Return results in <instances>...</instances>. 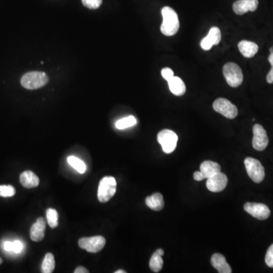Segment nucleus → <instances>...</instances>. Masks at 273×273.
<instances>
[{"mask_svg": "<svg viewBox=\"0 0 273 273\" xmlns=\"http://www.w3.org/2000/svg\"><path fill=\"white\" fill-rule=\"evenodd\" d=\"M162 15L164 18V21L160 30L163 34L167 37H171L176 34L180 27V23L176 12L171 7L165 6L162 9Z\"/></svg>", "mask_w": 273, "mask_h": 273, "instance_id": "f257e3e1", "label": "nucleus"}, {"mask_svg": "<svg viewBox=\"0 0 273 273\" xmlns=\"http://www.w3.org/2000/svg\"><path fill=\"white\" fill-rule=\"evenodd\" d=\"M48 82L49 78L44 72H31L22 77L21 84L27 90H36L45 86Z\"/></svg>", "mask_w": 273, "mask_h": 273, "instance_id": "f03ea898", "label": "nucleus"}, {"mask_svg": "<svg viewBox=\"0 0 273 273\" xmlns=\"http://www.w3.org/2000/svg\"><path fill=\"white\" fill-rule=\"evenodd\" d=\"M117 182L113 177L102 178L99 185L97 197L101 203H107L111 200L116 192Z\"/></svg>", "mask_w": 273, "mask_h": 273, "instance_id": "7ed1b4c3", "label": "nucleus"}, {"mask_svg": "<svg viewBox=\"0 0 273 273\" xmlns=\"http://www.w3.org/2000/svg\"><path fill=\"white\" fill-rule=\"evenodd\" d=\"M223 75L229 86L238 87L244 80L243 72L239 65L234 62H228L223 67Z\"/></svg>", "mask_w": 273, "mask_h": 273, "instance_id": "20e7f679", "label": "nucleus"}, {"mask_svg": "<svg viewBox=\"0 0 273 273\" xmlns=\"http://www.w3.org/2000/svg\"><path fill=\"white\" fill-rule=\"evenodd\" d=\"M245 165L249 177L255 183H260L265 178V169L259 160L252 157L245 159Z\"/></svg>", "mask_w": 273, "mask_h": 273, "instance_id": "39448f33", "label": "nucleus"}, {"mask_svg": "<svg viewBox=\"0 0 273 273\" xmlns=\"http://www.w3.org/2000/svg\"><path fill=\"white\" fill-rule=\"evenodd\" d=\"M157 140L161 145L164 153L169 154L176 148L178 135L173 131L164 129L157 135Z\"/></svg>", "mask_w": 273, "mask_h": 273, "instance_id": "423d86ee", "label": "nucleus"}, {"mask_svg": "<svg viewBox=\"0 0 273 273\" xmlns=\"http://www.w3.org/2000/svg\"><path fill=\"white\" fill-rule=\"evenodd\" d=\"M79 245L81 248L87 250L89 253H98L105 246L106 238L100 235L82 238L79 241Z\"/></svg>", "mask_w": 273, "mask_h": 273, "instance_id": "0eeeda50", "label": "nucleus"}, {"mask_svg": "<svg viewBox=\"0 0 273 273\" xmlns=\"http://www.w3.org/2000/svg\"><path fill=\"white\" fill-rule=\"evenodd\" d=\"M213 107L216 112H218L228 119H233L238 114L237 107L227 99H217L213 103Z\"/></svg>", "mask_w": 273, "mask_h": 273, "instance_id": "6e6552de", "label": "nucleus"}, {"mask_svg": "<svg viewBox=\"0 0 273 273\" xmlns=\"http://www.w3.org/2000/svg\"><path fill=\"white\" fill-rule=\"evenodd\" d=\"M253 137L252 144L253 147L258 151H263L269 144V138L267 132L262 125H254L253 128Z\"/></svg>", "mask_w": 273, "mask_h": 273, "instance_id": "1a4fd4ad", "label": "nucleus"}, {"mask_svg": "<svg viewBox=\"0 0 273 273\" xmlns=\"http://www.w3.org/2000/svg\"><path fill=\"white\" fill-rule=\"evenodd\" d=\"M244 209L246 213L257 219H267L270 216V209L263 203H246Z\"/></svg>", "mask_w": 273, "mask_h": 273, "instance_id": "9d476101", "label": "nucleus"}, {"mask_svg": "<svg viewBox=\"0 0 273 273\" xmlns=\"http://www.w3.org/2000/svg\"><path fill=\"white\" fill-rule=\"evenodd\" d=\"M228 178L221 172L207 178V188L212 192L222 191L226 188Z\"/></svg>", "mask_w": 273, "mask_h": 273, "instance_id": "9b49d317", "label": "nucleus"}, {"mask_svg": "<svg viewBox=\"0 0 273 273\" xmlns=\"http://www.w3.org/2000/svg\"><path fill=\"white\" fill-rule=\"evenodd\" d=\"M221 35L220 29L213 27L209 31L208 35L200 42V47L203 50H210L213 45H218L221 41Z\"/></svg>", "mask_w": 273, "mask_h": 273, "instance_id": "f8f14e48", "label": "nucleus"}, {"mask_svg": "<svg viewBox=\"0 0 273 273\" xmlns=\"http://www.w3.org/2000/svg\"><path fill=\"white\" fill-rule=\"evenodd\" d=\"M258 0H238L233 4V11L238 15L254 12L258 7Z\"/></svg>", "mask_w": 273, "mask_h": 273, "instance_id": "ddd939ff", "label": "nucleus"}, {"mask_svg": "<svg viewBox=\"0 0 273 273\" xmlns=\"http://www.w3.org/2000/svg\"><path fill=\"white\" fill-rule=\"evenodd\" d=\"M46 221L43 217L37 218L30 231V237L33 242H41L45 236Z\"/></svg>", "mask_w": 273, "mask_h": 273, "instance_id": "4468645a", "label": "nucleus"}, {"mask_svg": "<svg viewBox=\"0 0 273 273\" xmlns=\"http://www.w3.org/2000/svg\"><path fill=\"white\" fill-rule=\"evenodd\" d=\"M211 263L219 273H232V268L227 263L225 257L221 253L213 254L211 257Z\"/></svg>", "mask_w": 273, "mask_h": 273, "instance_id": "2eb2a0df", "label": "nucleus"}, {"mask_svg": "<svg viewBox=\"0 0 273 273\" xmlns=\"http://www.w3.org/2000/svg\"><path fill=\"white\" fill-rule=\"evenodd\" d=\"M239 51L245 58H252L257 54L258 46L253 42L248 40H242L238 45Z\"/></svg>", "mask_w": 273, "mask_h": 273, "instance_id": "dca6fc26", "label": "nucleus"}, {"mask_svg": "<svg viewBox=\"0 0 273 273\" xmlns=\"http://www.w3.org/2000/svg\"><path fill=\"white\" fill-rule=\"evenodd\" d=\"M20 183L26 189H33L38 186L40 179L38 176L31 171H25L21 174Z\"/></svg>", "mask_w": 273, "mask_h": 273, "instance_id": "f3484780", "label": "nucleus"}, {"mask_svg": "<svg viewBox=\"0 0 273 273\" xmlns=\"http://www.w3.org/2000/svg\"><path fill=\"white\" fill-rule=\"evenodd\" d=\"M200 171L204 175L206 179L221 172V166L217 163L213 161H204L200 166Z\"/></svg>", "mask_w": 273, "mask_h": 273, "instance_id": "a211bd4d", "label": "nucleus"}, {"mask_svg": "<svg viewBox=\"0 0 273 273\" xmlns=\"http://www.w3.org/2000/svg\"><path fill=\"white\" fill-rule=\"evenodd\" d=\"M168 83L170 91L172 92L174 95L180 97L183 96L186 92V86L185 83L178 77L174 76L172 79L168 81Z\"/></svg>", "mask_w": 273, "mask_h": 273, "instance_id": "6ab92c4d", "label": "nucleus"}, {"mask_svg": "<svg viewBox=\"0 0 273 273\" xmlns=\"http://www.w3.org/2000/svg\"><path fill=\"white\" fill-rule=\"evenodd\" d=\"M146 204L151 210L160 211L164 207V200L163 195L160 193H153L146 199Z\"/></svg>", "mask_w": 273, "mask_h": 273, "instance_id": "aec40b11", "label": "nucleus"}, {"mask_svg": "<svg viewBox=\"0 0 273 273\" xmlns=\"http://www.w3.org/2000/svg\"><path fill=\"white\" fill-rule=\"evenodd\" d=\"M164 255L163 249H158L152 255L150 260V268L153 273H159L164 267V260L162 257Z\"/></svg>", "mask_w": 273, "mask_h": 273, "instance_id": "412c9836", "label": "nucleus"}, {"mask_svg": "<svg viewBox=\"0 0 273 273\" xmlns=\"http://www.w3.org/2000/svg\"><path fill=\"white\" fill-rule=\"evenodd\" d=\"M55 267V258L53 253H47L42 263L41 272L43 273H51L54 271Z\"/></svg>", "mask_w": 273, "mask_h": 273, "instance_id": "4be33fe9", "label": "nucleus"}, {"mask_svg": "<svg viewBox=\"0 0 273 273\" xmlns=\"http://www.w3.org/2000/svg\"><path fill=\"white\" fill-rule=\"evenodd\" d=\"M3 249L9 253H20L23 250L24 245L19 240L14 242L7 241L3 243Z\"/></svg>", "mask_w": 273, "mask_h": 273, "instance_id": "5701e85b", "label": "nucleus"}, {"mask_svg": "<svg viewBox=\"0 0 273 273\" xmlns=\"http://www.w3.org/2000/svg\"><path fill=\"white\" fill-rule=\"evenodd\" d=\"M136 124V118L132 115H130V116L125 117V118L117 121L116 123H115V127L118 130H123V129L135 126Z\"/></svg>", "mask_w": 273, "mask_h": 273, "instance_id": "b1692460", "label": "nucleus"}, {"mask_svg": "<svg viewBox=\"0 0 273 273\" xmlns=\"http://www.w3.org/2000/svg\"><path fill=\"white\" fill-rule=\"evenodd\" d=\"M68 163L71 166L73 167L75 169H76L79 173H84L86 171V165L82 160L80 159L77 158V157L71 156L68 157Z\"/></svg>", "mask_w": 273, "mask_h": 273, "instance_id": "393cba45", "label": "nucleus"}, {"mask_svg": "<svg viewBox=\"0 0 273 273\" xmlns=\"http://www.w3.org/2000/svg\"><path fill=\"white\" fill-rule=\"evenodd\" d=\"M47 218L48 225L52 228H56L58 225V215L56 210L54 209H48L47 210Z\"/></svg>", "mask_w": 273, "mask_h": 273, "instance_id": "a878e982", "label": "nucleus"}, {"mask_svg": "<svg viewBox=\"0 0 273 273\" xmlns=\"http://www.w3.org/2000/svg\"><path fill=\"white\" fill-rule=\"evenodd\" d=\"M15 194V189L12 185H0V197H10Z\"/></svg>", "mask_w": 273, "mask_h": 273, "instance_id": "bb28decb", "label": "nucleus"}, {"mask_svg": "<svg viewBox=\"0 0 273 273\" xmlns=\"http://www.w3.org/2000/svg\"><path fill=\"white\" fill-rule=\"evenodd\" d=\"M85 7L90 9H97L101 5L103 0H82Z\"/></svg>", "mask_w": 273, "mask_h": 273, "instance_id": "cd10ccee", "label": "nucleus"}, {"mask_svg": "<svg viewBox=\"0 0 273 273\" xmlns=\"http://www.w3.org/2000/svg\"><path fill=\"white\" fill-rule=\"evenodd\" d=\"M265 262L270 268H273V244L269 247L266 254Z\"/></svg>", "mask_w": 273, "mask_h": 273, "instance_id": "c85d7f7f", "label": "nucleus"}, {"mask_svg": "<svg viewBox=\"0 0 273 273\" xmlns=\"http://www.w3.org/2000/svg\"><path fill=\"white\" fill-rule=\"evenodd\" d=\"M161 74L163 78H164L165 80H166L167 82L169 81L170 79H172L174 77L173 71L169 68H164V69L162 70Z\"/></svg>", "mask_w": 273, "mask_h": 273, "instance_id": "c756f323", "label": "nucleus"}, {"mask_svg": "<svg viewBox=\"0 0 273 273\" xmlns=\"http://www.w3.org/2000/svg\"><path fill=\"white\" fill-rule=\"evenodd\" d=\"M193 178H194V180L197 181V182H200V181H203V179H206L204 175L200 171V172H195L193 173Z\"/></svg>", "mask_w": 273, "mask_h": 273, "instance_id": "7c9ffc66", "label": "nucleus"}, {"mask_svg": "<svg viewBox=\"0 0 273 273\" xmlns=\"http://www.w3.org/2000/svg\"><path fill=\"white\" fill-rule=\"evenodd\" d=\"M267 82L269 83H273V65H271V69L267 75Z\"/></svg>", "mask_w": 273, "mask_h": 273, "instance_id": "2f4dec72", "label": "nucleus"}, {"mask_svg": "<svg viewBox=\"0 0 273 273\" xmlns=\"http://www.w3.org/2000/svg\"><path fill=\"white\" fill-rule=\"evenodd\" d=\"M75 273H88L89 271L87 270V269L84 268L83 267H79L78 268H76V270H75L74 272Z\"/></svg>", "mask_w": 273, "mask_h": 273, "instance_id": "473e14b6", "label": "nucleus"}, {"mask_svg": "<svg viewBox=\"0 0 273 273\" xmlns=\"http://www.w3.org/2000/svg\"><path fill=\"white\" fill-rule=\"evenodd\" d=\"M126 272L123 271V270H118V271L115 272V273H125Z\"/></svg>", "mask_w": 273, "mask_h": 273, "instance_id": "72a5a7b5", "label": "nucleus"}, {"mask_svg": "<svg viewBox=\"0 0 273 273\" xmlns=\"http://www.w3.org/2000/svg\"><path fill=\"white\" fill-rule=\"evenodd\" d=\"M2 263V258H0V265Z\"/></svg>", "mask_w": 273, "mask_h": 273, "instance_id": "f704fd0d", "label": "nucleus"}]
</instances>
